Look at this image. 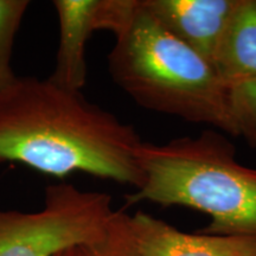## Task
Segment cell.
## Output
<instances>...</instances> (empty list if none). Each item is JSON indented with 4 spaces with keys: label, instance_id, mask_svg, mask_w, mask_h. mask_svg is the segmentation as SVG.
<instances>
[{
    "label": "cell",
    "instance_id": "obj_1",
    "mask_svg": "<svg viewBox=\"0 0 256 256\" xmlns=\"http://www.w3.org/2000/svg\"><path fill=\"white\" fill-rule=\"evenodd\" d=\"M142 142L132 124L49 78L18 76L0 90V165L58 179L82 172L138 190Z\"/></svg>",
    "mask_w": 256,
    "mask_h": 256
},
{
    "label": "cell",
    "instance_id": "obj_2",
    "mask_svg": "<svg viewBox=\"0 0 256 256\" xmlns=\"http://www.w3.org/2000/svg\"><path fill=\"white\" fill-rule=\"evenodd\" d=\"M144 183L127 206L152 202L211 217L200 232L256 240V168L236 160L234 144L214 128L168 142H142L136 152Z\"/></svg>",
    "mask_w": 256,
    "mask_h": 256
},
{
    "label": "cell",
    "instance_id": "obj_3",
    "mask_svg": "<svg viewBox=\"0 0 256 256\" xmlns=\"http://www.w3.org/2000/svg\"><path fill=\"white\" fill-rule=\"evenodd\" d=\"M115 40L110 78L140 107L238 138L228 87L212 64L165 30L142 0Z\"/></svg>",
    "mask_w": 256,
    "mask_h": 256
},
{
    "label": "cell",
    "instance_id": "obj_4",
    "mask_svg": "<svg viewBox=\"0 0 256 256\" xmlns=\"http://www.w3.org/2000/svg\"><path fill=\"white\" fill-rule=\"evenodd\" d=\"M106 192L49 185L34 212L0 209V256H54L98 238L114 215Z\"/></svg>",
    "mask_w": 256,
    "mask_h": 256
},
{
    "label": "cell",
    "instance_id": "obj_5",
    "mask_svg": "<svg viewBox=\"0 0 256 256\" xmlns=\"http://www.w3.org/2000/svg\"><path fill=\"white\" fill-rule=\"evenodd\" d=\"M138 0H54L60 24L55 69L49 78L60 87L81 92L87 83L86 48L95 31L116 37L133 17Z\"/></svg>",
    "mask_w": 256,
    "mask_h": 256
},
{
    "label": "cell",
    "instance_id": "obj_6",
    "mask_svg": "<svg viewBox=\"0 0 256 256\" xmlns=\"http://www.w3.org/2000/svg\"><path fill=\"white\" fill-rule=\"evenodd\" d=\"M238 0H142L165 30L212 64Z\"/></svg>",
    "mask_w": 256,
    "mask_h": 256
},
{
    "label": "cell",
    "instance_id": "obj_7",
    "mask_svg": "<svg viewBox=\"0 0 256 256\" xmlns=\"http://www.w3.org/2000/svg\"><path fill=\"white\" fill-rule=\"evenodd\" d=\"M139 256H256V240L188 234L138 211L130 216Z\"/></svg>",
    "mask_w": 256,
    "mask_h": 256
},
{
    "label": "cell",
    "instance_id": "obj_8",
    "mask_svg": "<svg viewBox=\"0 0 256 256\" xmlns=\"http://www.w3.org/2000/svg\"><path fill=\"white\" fill-rule=\"evenodd\" d=\"M226 87L256 80V0H238L212 60Z\"/></svg>",
    "mask_w": 256,
    "mask_h": 256
},
{
    "label": "cell",
    "instance_id": "obj_9",
    "mask_svg": "<svg viewBox=\"0 0 256 256\" xmlns=\"http://www.w3.org/2000/svg\"><path fill=\"white\" fill-rule=\"evenodd\" d=\"M78 256H139L130 216L115 211L107 229L98 238L78 247Z\"/></svg>",
    "mask_w": 256,
    "mask_h": 256
},
{
    "label": "cell",
    "instance_id": "obj_10",
    "mask_svg": "<svg viewBox=\"0 0 256 256\" xmlns=\"http://www.w3.org/2000/svg\"><path fill=\"white\" fill-rule=\"evenodd\" d=\"M31 2L28 0H0V90L18 78L12 68L16 37Z\"/></svg>",
    "mask_w": 256,
    "mask_h": 256
},
{
    "label": "cell",
    "instance_id": "obj_11",
    "mask_svg": "<svg viewBox=\"0 0 256 256\" xmlns=\"http://www.w3.org/2000/svg\"><path fill=\"white\" fill-rule=\"evenodd\" d=\"M228 90L238 136L256 148V80L232 84Z\"/></svg>",
    "mask_w": 256,
    "mask_h": 256
},
{
    "label": "cell",
    "instance_id": "obj_12",
    "mask_svg": "<svg viewBox=\"0 0 256 256\" xmlns=\"http://www.w3.org/2000/svg\"><path fill=\"white\" fill-rule=\"evenodd\" d=\"M54 256H78V247L66 249V250H62V252H57V254L54 255Z\"/></svg>",
    "mask_w": 256,
    "mask_h": 256
}]
</instances>
